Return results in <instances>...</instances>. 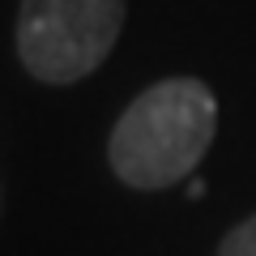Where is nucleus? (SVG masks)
I'll list each match as a JSON object with an SVG mask.
<instances>
[{"label": "nucleus", "instance_id": "1", "mask_svg": "<svg viewBox=\"0 0 256 256\" xmlns=\"http://www.w3.org/2000/svg\"><path fill=\"white\" fill-rule=\"evenodd\" d=\"M218 128V102L196 77H166L128 102L111 132V171L128 188H171L196 171Z\"/></svg>", "mask_w": 256, "mask_h": 256}, {"label": "nucleus", "instance_id": "2", "mask_svg": "<svg viewBox=\"0 0 256 256\" xmlns=\"http://www.w3.org/2000/svg\"><path fill=\"white\" fill-rule=\"evenodd\" d=\"M124 26V0H22L18 56L47 86L82 82L107 60Z\"/></svg>", "mask_w": 256, "mask_h": 256}, {"label": "nucleus", "instance_id": "3", "mask_svg": "<svg viewBox=\"0 0 256 256\" xmlns=\"http://www.w3.org/2000/svg\"><path fill=\"white\" fill-rule=\"evenodd\" d=\"M218 256H256V214H252V218H244L226 239H222Z\"/></svg>", "mask_w": 256, "mask_h": 256}]
</instances>
